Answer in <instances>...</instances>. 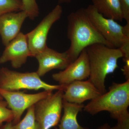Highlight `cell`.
<instances>
[{"label": "cell", "instance_id": "23", "mask_svg": "<svg viewBox=\"0 0 129 129\" xmlns=\"http://www.w3.org/2000/svg\"><path fill=\"white\" fill-rule=\"evenodd\" d=\"M97 129H112V128L108 123H106L98 127Z\"/></svg>", "mask_w": 129, "mask_h": 129}, {"label": "cell", "instance_id": "25", "mask_svg": "<svg viewBox=\"0 0 129 129\" xmlns=\"http://www.w3.org/2000/svg\"><path fill=\"white\" fill-rule=\"evenodd\" d=\"M0 99H3V98L1 95H0Z\"/></svg>", "mask_w": 129, "mask_h": 129}, {"label": "cell", "instance_id": "17", "mask_svg": "<svg viewBox=\"0 0 129 129\" xmlns=\"http://www.w3.org/2000/svg\"><path fill=\"white\" fill-rule=\"evenodd\" d=\"M22 11L21 0H0V16L10 12Z\"/></svg>", "mask_w": 129, "mask_h": 129}, {"label": "cell", "instance_id": "22", "mask_svg": "<svg viewBox=\"0 0 129 129\" xmlns=\"http://www.w3.org/2000/svg\"><path fill=\"white\" fill-rule=\"evenodd\" d=\"M12 122H7L2 125L0 127V129H12Z\"/></svg>", "mask_w": 129, "mask_h": 129}, {"label": "cell", "instance_id": "9", "mask_svg": "<svg viewBox=\"0 0 129 129\" xmlns=\"http://www.w3.org/2000/svg\"><path fill=\"white\" fill-rule=\"evenodd\" d=\"M90 73L89 59L85 48L65 69L53 74L52 78L59 85L67 86L76 81L86 79L89 78Z\"/></svg>", "mask_w": 129, "mask_h": 129}, {"label": "cell", "instance_id": "24", "mask_svg": "<svg viewBox=\"0 0 129 129\" xmlns=\"http://www.w3.org/2000/svg\"><path fill=\"white\" fill-rule=\"evenodd\" d=\"M72 0H58V3H69L72 2Z\"/></svg>", "mask_w": 129, "mask_h": 129}, {"label": "cell", "instance_id": "15", "mask_svg": "<svg viewBox=\"0 0 129 129\" xmlns=\"http://www.w3.org/2000/svg\"><path fill=\"white\" fill-rule=\"evenodd\" d=\"M92 5L107 18L122 21L123 18L119 0H91Z\"/></svg>", "mask_w": 129, "mask_h": 129}, {"label": "cell", "instance_id": "6", "mask_svg": "<svg viewBox=\"0 0 129 129\" xmlns=\"http://www.w3.org/2000/svg\"><path fill=\"white\" fill-rule=\"evenodd\" d=\"M64 91L58 90L34 105V114L40 129H50L58 124L63 109Z\"/></svg>", "mask_w": 129, "mask_h": 129}, {"label": "cell", "instance_id": "2", "mask_svg": "<svg viewBox=\"0 0 129 129\" xmlns=\"http://www.w3.org/2000/svg\"><path fill=\"white\" fill-rule=\"evenodd\" d=\"M68 22L67 36L70 45L66 52L72 62L84 49L91 45L102 44L114 48L91 23L85 8L71 13L68 16Z\"/></svg>", "mask_w": 129, "mask_h": 129}, {"label": "cell", "instance_id": "16", "mask_svg": "<svg viewBox=\"0 0 129 129\" xmlns=\"http://www.w3.org/2000/svg\"><path fill=\"white\" fill-rule=\"evenodd\" d=\"M12 129H40L34 114V105L27 109L24 117L16 124L13 125Z\"/></svg>", "mask_w": 129, "mask_h": 129}, {"label": "cell", "instance_id": "21", "mask_svg": "<svg viewBox=\"0 0 129 129\" xmlns=\"http://www.w3.org/2000/svg\"><path fill=\"white\" fill-rule=\"evenodd\" d=\"M124 62L125 65L122 71L127 80L129 79V59L124 61Z\"/></svg>", "mask_w": 129, "mask_h": 129}, {"label": "cell", "instance_id": "18", "mask_svg": "<svg viewBox=\"0 0 129 129\" xmlns=\"http://www.w3.org/2000/svg\"><path fill=\"white\" fill-rule=\"evenodd\" d=\"M22 11L27 13L28 18L34 20L39 14V9L36 0H21Z\"/></svg>", "mask_w": 129, "mask_h": 129}, {"label": "cell", "instance_id": "11", "mask_svg": "<svg viewBox=\"0 0 129 129\" xmlns=\"http://www.w3.org/2000/svg\"><path fill=\"white\" fill-rule=\"evenodd\" d=\"M35 57L39 63L36 72L40 77L53 70H63L72 62L66 51L59 52L48 47Z\"/></svg>", "mask_w": 129, "mask_h": 129}, {"label": "cell", "instance_id": "13", "mask_svg": "<svg viewBox=\"0 0 129 129\" xmlns=\"http://www.w3.org/2000/svg\"><path fill=\"white\" fill-rule=\"evenodd\" d=\"M27 18V14L23 11L8 13L0 16V36L5 46L19 34Z\"/></svg>", "mask_w": 129, "mask_h": 129}, {"label": "cell", "instance_id": "12", "mask_svg": "<svg viewBox=\"0 0 129 129\" xmlns=\"http://www.w3.org/2000/svg\"><path fill=\"white\" fill-rule=\"evenodd\" d=\"M101 95L89 80L76 81L67 85L63 94V99L75 104H82L88 101L96 98Z\"/></svg>", "mask_w": 129, "mask_h": 129}, {"label": "cell", "instance_id": "4", "mask_svg": "<svg viewBox=\"0 0 129 129\" xmlns=\"http://www.w3.org/2000/svg\"><path fill=\"white\" fill-rule=\"evenodd\" d=\"M90 21L103 38L114 48H120L124 57L129 56V24L122 26L99 13L92 5L85 8Z\"/></svg>", "mask_w": 129, "mask_h": 129}, {"label": "cell", "instance_id": "3", "mask_svg": "<svg viewBox=\"0 0 129 129\" xmlns=\"http://www.w3.org/2000/svg\"><path fill=\"white\" fill-rule=\"evenodd\" d=\"M85 49L90 66L88 80L103 94L107 92L106 77L117 68L118 60L123 57V53L120 48H111L102 44H94Z\"/></svg>", "mask_w": 129, "mask_h": 129}, {"label": "cell", "instance_id": "8", "mask_svg": "<svg viewBox=\"0 0 129 129\" xmlns=\"http://www.w3.org/2000/svg\"><path fill=\"white\" fill-rule=\"evenodd\" d=\"M52 92L44 90L36 94H27L19 91H10L0 89V95L6 102L8 107L13 114V125L16 124L21 120L25 110L50 95Z\"/></svg>", "mask_w": 129, "mask_h": 129}, {"label": "cell", "instance_id": "5", "mask_svg": "<svg viewBox=\"0 0 129 129\" xmlns=\"http://www.w3.org/2000/svg\"><path fill=\"white\" fill-rule=\"evenodd\" d=\"M67 86L50 84L41 79L36 72L21 73L7 68L0 69V89L10 91L21 90H39L53 91L62 90Z\"/></svg>", "mask_w": 129, "mask_h": 129}, {"label": "cell", "instance_id": "1", "mask_svg": "<svg viewBox=\"0 0 129 129\" xmlns=\"http://www.w3.org/2000/svg\"><path fill=\"white\" fill-rule=\"evenodd\" d=\"M129 79L121 83H113L109 91L101 94L84 106V111L94 115L107 111L117 121L112 129H129Z\"/></svg>", "mask_w": 129, "mask_h": 129}, {"label": "cell", "instance_id": "10", "mask_svg": "<svg viewBox=\"0 0 129 129\" xmlns=\"http://www.w3.org/2000/svg\"><path fill=\"white\" fill-rule=\"evenodd\" d=\"M0 57V64L11 62L12 67L18 69L25 64L30 53L25 35L20 32L5 46Z\"/></svg>", "mask_w": 129, "mask_h": 129}, {"label": "cell", "instance_id": "20", "mask_svg": "<svg viewBox=\"0 0 129 129\" xmlns=\"http://www.w3.org/2000/svg\"><path fill=\"white\" fill-rule=\"evenodd\" d=\"M123 19L129 24V0H119Z\"/></svg>", "mask_w": 129, "mask_h": 129}, {"label": "cell", "instance_id": "19", "mask_svg": "<svg viewBox=\"0 0 129 129\" xmlns=\"http://www.w3.org/2000/svg\"><path fill=\"white\" fill-rule=\"evenodd\" d=\"M13 119V114L8 107L6 102L4 99H0V127L4 123L12 122Z\"/></svg>", "mask_w": 129, "mask_h": 129}, {"label": "cell", "instance_id": "7", "mask_svg": "<svg viewBox=\"0 0 129 129\" xmlns=\"http://www.w3.org/2000/svg\"><path fill=\"white\" fill-rule=\"evenodd\" d=\"M62 12L61 6L57 5L36 27L25 34L30 57H35L47 47L46 43L48 32L53 24L61 18Z\"/></svg>", "mask_w": 129, "mask_h": 129}, {"label": "cell", "instance_id": "14", "mask_svg": "<svg viewBox=\"0 0 129 129\" xmlns=\"http://www.w3.org/2000/svg\"><path fill=\"white\" fill-rule=\"evenodd\" d=\"M84 106L83 104L71 103L63 99V115L60 119L58 127L55 129H89L81 126L77 120L78 114L82 111Z\"/></svg>", "mask_w": 129, "mask_h": 129}]
</instances>
